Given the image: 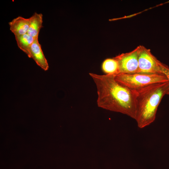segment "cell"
I'll return each mask as SVG.
<instances>
[{
    "label": "cell",
    "instance_id": "cell-6",
    "mask_svg": "<svg viewBox=\"0 0 169 169\" xmlns=\"http://www.w3.org/2000/svg\"><path fill=\"white\" fill-rule=\"evenodd\" d=\"M32 58L37 64L44 71L49 69V65L42 51L38 38L35 39L30 49V58Z\"/></svg>",
    "mask_w": 169,
    "mask_h": 169
},
{
    "label": "cell",
    "instance_id": "cell-7",
    "mask_svg": "<svg viewBox=\"0 0 169 169\" xmlns=\"http://www.w3.org/2000/svg\"><path fill=\"white\" fill-rule=\"evenodd\" d=\"M30 18L18 16L8 23L10 30L15 36L27 33L29 24Z\"/></svg>",
    "mask_w": 169,
    "mask_h": 169
},
{
    "label": "cell",
    "instance_id": "cell-10",
    "mask_svg": "<svg viewBox=\"0 0 169 169\" xmlns=\"http://www.w3.org/2000/svg\"><path fill=\"white\" fill-rule=\"evenodd\" d=\"M102 68L106 74L115 75L118 74V63L114 58L105 59L102 63Z\"/></svg>",
    "mask_w": 169,
    "mask_h": 169
},
{
    "label": "cell",
    "instance_id": "cell-8",
    "mask_svg": "<svg viewBox=\"0 0 169 169\" xmlns=\"http://www.w3.org/2000/svg\"><path fill=\"white\" fill-rule=\"evenodd\" d=\"M43 14L35 12L29 18L30 24L27 33L35 39L38 38L40 29L43 27Z\"/></svg>",
    "mask_w": 169,
    "mask_h": 169
},
{
    "label": "cell",
    "instance_id": "cell-3",
    "mask_svg": "<svg viewBox=\"0 0 169 169\" xmlns=\"http://www.w3.org/2000/svg\"><path fill=\"white\" fill-rule=\"evenodd\" d=\"M119 83L133 90H136L149 85L168 82L163 74H119L115 75Z\"/></svg>",
    "mask_w": 169,
    "mask_h": 169
},
{
    "label": "cell",
    "instance_id": "cell-11",
    "mask_svg": "<svg viewBox=\"0 0 169 169\" xmlns=\"http://www.w3.org/2000/svg\"><path fill=\"white\" fill-rule=\"evenodd\" d=\"M161 72L164 74L167 78L168 81V87L166 95L169 96V68L166 64L161 63L160 65Z\"/></svg>",
    "mask_w": 169,
    "mask_h": 169
},
{
    "label": "cell",
    "instance_id": "cell-5",
    "mask_svg": "<svg viewBox=\"0 0 169 169\" xmlns=\"http://www.w3.org/2000/svg\"><path fill=\"white\" fill-rule=\"evenodd\" d=\"M140 48V46H138L130 52L122 53L114 58L118 63V74L137 73Z\"/></svg>",
    "mask_w": 169,
    "mask_h": 169
},
{
    "label": "cell",
    "instance_id": "cell-1",
    "mask_svg": "<svg viewBox=\"0 0 169 169\" xmlns=\"http://www.w3.org/2000/svg\"><path fill=\"white\" fill-rule=\"evenodd\" d=\"M97 89L98 106L126 115L135 120L137 114L136 91L118 82L115 75L90 73Z\"/></svg>",
    "mask_w": 169,
    "mask_h": 169
},
{
    "label": "cell",
    "instance_id": "cell-2",
    "mask_svg": "<svg viewBox=\"0 0 169 169\" xmlns=\"http://www.w3.org/2000/svg\"><path fill=\"white\" fill-rule=\"evenodd\" d=\"M168 82L152 84L136 90L137 105L136 120L138 126L143 128L155 120L157 109L166 95Z\"/></svg>",
    "mask_w": 169,
    "mask_h": 169
},
{
    "label": "cell",
    "instance_id": "cell-4",
    "mask_svg": "<svg viewBox=\"0 0 169 169\" xmlns=\"http://www.w3.org/2000/svg\"><path fill=\"white\" fill-rule=\"evenodd\" d=\"M161 63L151 53L150 49L140 45L137 73L162 74L160 71Z\"/></svg>",
    "mask_w": 169,
    "mask_h": 169
},
{
    "label": "cell",
    "instance_id": "cell-9",
    "mask_svg": "<svg viewBox=\"0 0 169 169\" xmlns=\"http://www.w3.org/2000/svg\"><path fill=\"white\" fill-rule=\"evenodd\" d=\"M15 37L18 47L30 58L31 46L35 39L27 33Z\"/></svg>",
    "mask_w": 169,
    "mask_h": 169
}]
</instances>
